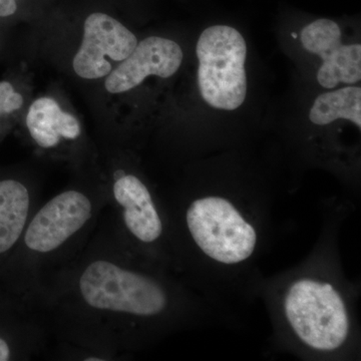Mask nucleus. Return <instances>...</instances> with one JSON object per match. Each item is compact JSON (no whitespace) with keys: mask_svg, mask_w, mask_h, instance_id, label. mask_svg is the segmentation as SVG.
Segmentation results:
<instances>
[{"mask_svg":"<svg viewBox=\"0 0 361 361\" xmlns=\"http://www.w3.org/2000/svg\"><path fill=\"white\" fill-rule=\"evenodd\" d=\"M198 85L202 99L216 110L239 109L247 96V45L229 25L206 28L197 42Z\"/></svg>","mask_w":361,"mask_h":361,"instance_id":"423d86ee","label":"nucleus"},{"mask_svg":"<svg viewBox=\"0 0 361 361\" xmlns=\"http://www.w3.org/2000/svg\"><path fill=\"white\" fill-rule=\"evenodd\" d=\"M23 104L25 99L21 92L16 89L13 82L0 80V141L8 132L13 116L21 110Z\"/></svg>","mask_w":361,"mask_h":361,"instance_id":"4468645a","label":"nucleus"},{"mask_svg":"<svg viewBox=\"0 0 361 361\" xmlns=\"http://www.w3.org/2000/svg\"><path fill=\"white\" fill-rule=\"evenodd\" d=\"M175 274L227 322L258 298L276 233L269 194L186 187L161 196Z\"/></svg>","mask_w":361,"mask_h":361,"instance_id":"f03ea898","label":"nucleus"},{"mask_svg":"<svg viewBox=\"0 0 361 361\" xmlns=\"http://www.w3.org/2000/svg\"><path fill=\"white\" fill-rule=\"evenodd\" d=\"M52 341L44 311L0 292V361H27L42 355Z\"/></svg>","mask_w":361,"mask_h":361,"instance_id":"1a4fd4ad","label":"nucleus"},{"mask_svg":"<svg viewBox=\"0 0 361 361\" xmlns=\"http://www.w3.org/2000/svg\"><path fill=\"white\" fill-rule=\"evenodd\" d=\"M106 209L102 174L85 177L39 204L0 269V292L42 310L52 277L87 245Z\"/></svg>","mask_w":361,"mask_h":361,"instance_id":"20e7f679","label":"nucleus"},{"mask_svg":"<svg viewBox=\"0 0 361 361\" xmlns=\"http://www.w3.org/2000/svg\"><path fill=\"white\" fill-rule=\"evenodd\" d=\"M182 49L174 40L149 37L137 42L134 51L106 75L104 89L113 94L130 92L149 77H173L182 66Z\"/></svg>","mask_w":361,"mask_h":361,"instance_id":"9d476101","label":"nucleus"},{"mask_svg":"<svg viewBox=\"0 0 361 361\" xmlns=\"http://www.w3.org/2000/svg\"><path fill=\"white\" fill-rule=\"evenodd\" d=\"M349 211V203H325L322 231L310 254L293 267L263 277L258 298L269 314L275 350L303 360H360V285L346 276L339 250Z\"/></svg>","mask_w":361,"mask_h":361,"instance_id":"7ed1b4c3","label":"nucleus"},{"mask_svg":"<svg viewBox=\"0 0 361 361\" xmlns=\"http://www.w3.org/2000/svg\"><path fill=\"white\" fill-rule=\"evenodd\" d=\"M42 310L63 361L129 360L176 332L227 322L173 271L137 255L110 210L52 277Z\"/></svg>","mask_w":361,"mask_h":361,"instance_id":"f257e3e1","label":"nucleus"},{"mask_svg":"<svg viewBox=\"0 0 361 361\" xmlns=\"http://www.w3.org/2000/svg\"><path fill=\"white\" fill-rule=\"evenodd\" d=\"M301 44L310 54L322 59L317 82L332 90L339 82L357 84L361 80V45L343 44L341 26L329 18H318L301 30Z\"/></svg>","mask_w":361,"mask_h":361,"instance_id":"6e6552de","label":"nucleus"},{"mask_svg":"<svg viewBox=\"0 0 361 361\" xmlns=\"http://www.w3.org/2000/svg\"><path fill=\"white\" fill-rule=\"evenodd\" d=\"M102 174L108 209L133 250L149 262L173 271L167 217L157 193L125 158H113Z\"/></svg>","mask_w":361,"mask_h":361,"instance_id":"39448f33","label":"nucleus"},{"mask_svg":"<svg viewBox=\"0 0 361 361\" xmlns=\"http://www.w3.org/2000/svg\"><path fill=\"white\" fill-rule=\"evenodd\" d=\"M137 44V37L113 16L94 13L84 23V35L73 61L78 77L94 80L106 78Z\"/></svg>","mask_w":361,"mask_h":361,"instance_id":"0eeeda50","label":"nucleus"},{"mask_svg":"<svg viewBox=\"0 0 361 361\" xmlns=\"http://www.w3.org/2000/svg\"><path fill=\"white\" fill-rule=\"evenodd\" d=\"M25 127L39 152L66 160H80L82 126L75 116L63 111L56 99L47 97L35 99L28 109Z\"/></svg>","mask_w":361,"mask_h":361,"instance_id":"9b49d317","label":"nucleus"},{"mask_svg":"<svg viewBox=\"0 0 361 361\" xmlns=\"http://www.w3.org/2000/svg\"><path fill=\"white\" fill-rule=\"evenodd\" d=\"M310 122L325 127L337 120L351 122L361 130V87H346L316 97L310 111Z\"/></svg>","mask_w":361,"mask_h":361,"instance_id":"ddd939ff","label":"nucleus"},{"mask_svg":"<svg viewBox=\"0 0 361 361\" xmlns=\"http://www.w3.org/2000/svg\"><path fill=\"white\" fill-rule=\"evenodd\" d=\"M18 11L16 0H0V18H11Z\"/></svg>","mask_w":361,"mask_h":361,"instance_id":"2eb2a0df","label":"nucleus"},{"mask_svg":"<svg viewBox=\"0 0 361 361\" xmlns=\"http://www.w3.org/2000/svg\"><path fill=\"white\" fill-rule=\"evenodd\" d=\"M39 204V186L30 176L20 170L0 169V269Z\"/></svg>","mask_w":361,"mask_h":361,"instance_id":"f8f14e48","label":"nucleus"}]
</instances>
